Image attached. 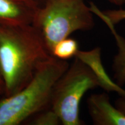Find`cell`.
<instances>
[{
    "mask_svg": "<svg viewBox=\"0 0 125 125\" xmlns=\"http://www.w3.org/2000/svg\"><path fill=\"white\" fill-rule=\"evenodd\" d=\"M52 57L32 24H0V68L4 97L21 90L39 67Z\"/></svg>",
    "mask_w": 125,
    "mask_h": 125,
    "instance_id": "obj_1",
    "label": "cell"
},
{
    "mask_svg": "<svg viewBox=\"0 0 125 125\" xmlns=\"http://www.w3.org/2000/svg\"><path fill=\"white\" fill-rule=\"evenodd\" d=\"M53 57L43 63L30 81L15 94L0 100V125H19L51 107L54 84L69 67Z\"/></svg>",
    "mask_w": 125,
    "mask_h": 125,
    "instance_id": "obj_2",
    "label": "cell"
},
{
    "mask_svg": "<svg viewBox=\"0 0 125 125\" xmlns=\"http://www.w3.org/2000/svg\"><path fill=\"white\" fill-rule=\"evenodd\" d=\"M93 14L85 0H45L32 25L51 54L54 45L72 33L91 30L94 26Z\"/></svg>",
    "mask_w": 125,
    "mask_h": 125,
    "instance_id": "obj_3",
    "label": "cell"
},
{
    "mask_svg": "<svg viewBox=\"0 0 125 125\" xmlns=\"http://www.w3.org/2000/svg\"><path fill=\"white\" fill-rule=\"evenodd\" d=\"M100 86L98 79L90 67L75 57L53 88L51 108L63 125H80L79 105L89 90Z\"/></svg>",
    "mask_w": 125,
    "mask_h": 125,
    "instance_id": "obj_4",
    "label": "cell"
},
{
    "mask_svg": "<svg viewBox=\"0 0 125 125\" xmlns=\"http://www.w3.org/2000/svg\"><path fill=\"white\" fill-rule=\"evenodd\" d=\"M39 7L31 0H0V24H32Z\"/></svg>",
    "mask_w": 125,
    "mask_h": 125,
    "instance_id": "obj_5",
    "label": "cell"
},
{
    "mask_svg": "<svg viewBox=\"0 0 125 125\" xmlns=\"http://www.w3.org/2000/svg\"><path fill=\"white\" fill-rule=\"evenodd\" d=\"M87 104L94 124L125 125V114L111 104L107 94H92L87 98Z\"/></svg>",
    "mask_w": 125,
    "mask_h": 125,
    "instance_id": "obj_6",
    "label": "cell"
},
{
    "mask_svg": "<svg viewBox=\"0 0 125 125\" xmlns=\"http://www.w3.org/2000/svg\"><path fill=\"white\" fill-rule=\"evenodd\" d=\"M75 57L85 62L93 70L97 77L100 86L107 92H115L125 98V90L111 80L103 67L101 60V50L96 48L89 51L79 50Z\"/></svg>",
    "mask_w": 125,
    "mask_h": 125,
    "instance_id": "obj_7",
    "label": "cell"
},
{
    "mask_svg": "<svg viewBox=\"0 0 125 125\" xmlns=\"http://www.w3.org/2000/svg\"><path fill=\"white\" fill-rule=\"evenodd\" d=\"M93 12L105 23L116 41L118 53L114 57L112 69L114 73V79L116 81V83L122 87L125 84V39L117 32L115 26L108 20L97 7L94 9Z\"/></svg>",
    "mask_w": 125,
    "mask_h": 125,
    "instance_id": "obj_8",
    "label": "cell"
},
{
    "mask_svg": "<svg viewBox=\"0 0 125 125\" xmlns=\"http://www.w3.org/2000/svg\"><path fill=\"white\" fill-rule=\"evenodd\" d=\"M79 50L78 42L75 39L67 37L54 45L51 54L56 59L66 60L75 57Z\"/></svg>",
    "mask_w": 125,
    "mask_h": 125,
    "instance_id": "obj_9",
    "label": "cell"
},
{
    "mask_svg": "<svg viewBox=\"0 0 125 125\" xmlns=\"http://www.w3.org/2000/svg\"><path fill=\"white\" fill-rule=\"evenodd\" d=\"M31 118L29 119L28 125H58L62 124L57 114L51 107L41 111Z\"/></svg>",
    "mask_w": 125,
    "mask_h": 125,
    "instance_id": "obj_10",
    "label": "cell"
},
{
    "mask_svg": "<svg viewBox=\"0 0 125 125\" xmlns=\"http://www.w3.org/2000/svg\"><path fill=\"white\" fill-rule=\"evenodd\" d=\"M102 13L114 26L125 20V9L107 10L103 11Z\"/></svg>",
    "mask_w": 125,
    "mask_h": 125,
    "instance_id": "obj_11",
    "label": "cell"
},
{
    "mask_svg": "<svg viewBox=\"0 0 125 125\" xmlns=\"http://www.w3.org/2000/svg\"><path fill=\"white\" fill-rule=\"evenodd\" d=\"M115 106L125 114V98L121 97L115 101Z\"/></svg>",
    "mask_w": 125,
    "mask_h": 125,
    "instance_id": "obj_12",
    "label": "cell"
},
{
    "mask_svg": "<svg viewBox=\"0 0 125 125\" xmlns=\"http://www.w3.org/2000/svg\"><path fill=\"white\" fill-rule=\"evenodd\" d=\"M0 94L4 97V84L3 81L2 74H1V68H0Z\"/></svg>",
    "mask_w": 125,
    "mask_h": 125,
    "instance_id": "obj_13",
    "label": "cell"
},
{
    "mask_svg": "<svg viewBox=\"0 0 125 125\" xmlns=\"http://www.w3.org/2000/svg\"><path fill=\"white\" fill-rule=\"evenodd\" d=\"M107 1L118 6H122L125 4V0H107Z\"/></svg>",
    "mask_w": 125,
    "mask_h": 125,
    "instance_id": "obj_14",
    "label": "cell"
},
{
    "mask_svg": "<svg viewBox=\"0 0 125 125\" xmlns=\"http://www.w3.org/2000/svg\"><path fill=\"white\" fill-rule=\"evenodd\" d=\"M31 1H33L35 3V4H37L39 7H41L42 5L44 4L45 0H31Z\"/></svg>",
    "mask_w": 125,
    "mask_h": 125,
    "instance_id": "obj_15",
    "label": "cell"
},
{
    "mask_svg": "<svg viewBox=\"0 0 125 125\" xmlns=\"http://www.w3.org/2000/svg\"><path fill=\"white\" fill-rule=\"evenodd\" d=\"M3 97V96H2V95L1 94H0V100H1V99H2V98Z\"/></svg>",
    "mask_w": 125,
    "mask_h": 125,
    "instance_id": "obj_16",
    "label": "cell"
}]
</instances>
